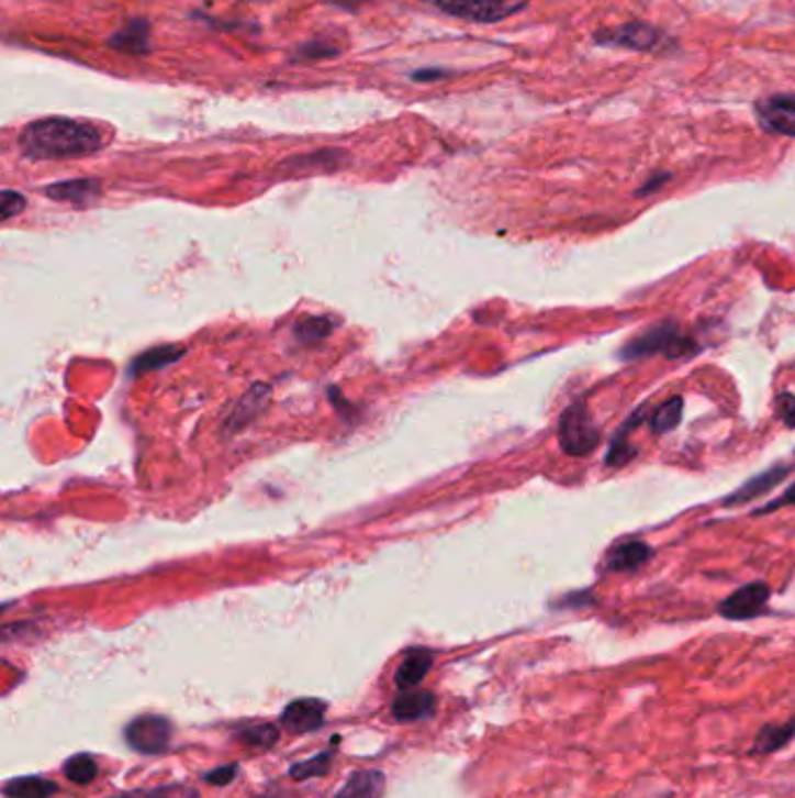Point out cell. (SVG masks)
Segmentation results:
<instances>
[{"mask_svg": "<svg viewBox=\"0 0 795 798\" xmlns=\"http://www.w3.org/2000/svg\"><path fill=\"white\" fill-rule=\"evenodd\" d=\"M784 505H795V484H793V486L784 492V496H782L780 500H774V502L765 505V507L759 511V514H770L772 509H780V507H784Z\"/></svg>", "mask_w": 795, "mask_h": 798, "instance_id": "27", "label": "cell"}, {"mask_svg": "<svg viewBox=\"0 0 795 798\" xmlns=\"http://www.w3.org/2000/svg\"><path fill=\"white\" fill-rule=\"evenodd\" d=\"M97 195H99V182L97 180H68V182H56V185L47 187V197L49 199L72 201V203L93 199Z\"/></svg>", "mask_w": 795, "mask_h": 798, "instance_id": "18", "label": "cell"}, {"mask_svg": "<svg viewBox=\"0 0 795 798\" xmlns=\"http://www.w3.org/2000/svg\"><path fill=\"white\" fill-rule=\"evenodd\" d=\"M446 70H418V73H415L413 75V78L415 80H421V82H429V80H439V78H446Z\"/></svg>", "mask_w": 795, "mask_h": 798, "instance_id": "28", "label": "cell"}, {"mask_svg": "<svg viewBox=\"0 0 795 798\" xmlns=\"http://www.w3.org/2000/svg\"><path fill=\"white\" fill-rule=\"evenodd\" d=\"M115 798H201V796L192 787L170 785V787H159V789H149V791L124 794V796H115Z\"/></svg>", "mask_w": 795, "mask_h": 798, "instance_id": "23", "label": "cell"}, {"mask_svg": "<svg viewBox=\"0 0 795 798\" xmlns=\"http://www.w3.org/2000/svg\"><path fill=\"white\" fill-rule=\"evenodd\" d=\"M651 558V546L643 542H626L612 548V554L604 558V567L609 573H632V569L649 563Z\"/></svg>", "mask_w": 795, "mask_h": 798, "instance_id": "14", "label": "cell"}, {"mask_svg": "<svg viewBox=\"0 0 795 798\" xmlns=\"http://www.w3.org/2000/svg\"><path fill=\"white\" fill-rule=\"evenodd\" d=\"M791 740H795V717L784 721V724H765L759 735H755L753 745L749 750L751 756H768L784 750Z\"/></svg>", "mask_w": 795, "mask_h": 798, "instance_id": "13", "label": "cell"}, {"mask_svg": "<svg viewBox=\"0 0 795 798\" xmlns=\"http://www.w3.org/2000/svg\"><path fill=\"white\" fill-rule=\"evenodd\" d=\"M173 738V724L161 714H143L124 729V740L141 754H161Z\"/></svg>", "mask_w": 795, "mask_h": 798, "instance_id": "5", "label": "cell"}, {"mask_svg": "<svg viewBox=\"0 0 795 798\" xmlns=\"http://www.w3.org/2000/svg\"><path fill=\"white\" fill-rule=\"evenodd\" d=\"M441 12L477 24H497L525 10L529 0H432Z\"/></svg>", "mask_w": 795, "mask_h": 798, "instance_id": "4", "label": "cell"}, {"mask_svg": "<svg viewBox=\"0 0 795 798\" xmlns=\"http://www.w3.org/2000/svg\"><path fill=\"white\" fill-rule=\"evenodd\" d=\"M327 702L317 698H299L282 710L280 724L294 733H311L325 724Z\"/></svg>", "mask_w": 795, "mask_h": 798, "instance_id": "9", "label": "cell"}, {"mask_svg": "<svg viewBox=\"0 0 795 798\" xmlns=\"http://www.w3.org/2000/svg\"><path fill=\"white\" fill-rule=\"evenodd\" d=\"M64 775L75 785H89L99 775V764L91 754H75L64 764Z\"/></svg>", "mask_w": 795, "mask_h": 798, "instance_id": "20", "label": "cell"}, {"mask_svg": "<svg viewBox=\"0 0 795 798\" xmlns=\"http://www.w3.org/2000/svg\"><path fill=\"white\" fill-rule=\"evenodd\" d=\"M777 413L782 421L788 425V428H795V395H788V392H782L777 397Z\"/></svg>", "mask_w": 795, "mask_h": 798, "instance_id": "25", "label": "cell"}, {"mask_svg": "<svg viewBox=\"0 0 795 798\" xmlns=\"http://www.w3.org/2000/svg\"><path fill=\"white\" fill-rule=\"evenodd\" d=\"M770 600V588L763 581H751L742 588H737L721 605H718V614L730 621H747L765 612V605Z\"/></svg>", "mask_w": 795, "mask_h": 798, "instance_id": "7", "label": "cell"}, {"mask_svg": "<svg viewBox=\"0 0 795 798\" xmlns=\"http://www.w3.org/2000/svg\"><path fill=\"white\" fill-rule=\"evenodd\" d=\"M759 124L777 136H795V97L793 93H774L755 103Z\"/></svg>", "mask_w": 795, "mask_h": 798, "instance_id": "8", "label": "cell"}, {"mask_svg": "<svg viewBox=\"0 0 795 798\" xmlns=\"http://www.w3.org/2000/svg\"><path fill=\"white\" fill-rule=\"evenodd\" d=\"M558 436L562 451L572 455V458H585V455H591L600 446V430L591 411L583 404H572L570 409H564Z\"/></svg>", "mask_w": 795, "mask_h": 798, "instance_id": "3", "label": "cell"}, {"mask_svg": "<svg viewBox=\"0 0 795 798\" xmlns=\"http://www.w3.org/2000/svg\"><path fill=\"white\" fill-rule=\"evenodd\" d=\"M695 348L697 346L693 344V339L681 334L674 328V322H662V325L632 339L630 344L620 351V357L628 359V363H635V359L649 357L656 353H662L668 357H684L691 355Z\"/></svg>", "mask_w": 795, "mask_h": 798, "instance_id": "2", "label": "cell"}, {"mask_svg": "<svg viewBox=\"0 0 795 798\" xmlns=\"http://www.w3.org/2000/svg\"><path fill=\"white\" fill-rule=\"evenodd\" d=\"M24 206H26V201H24L22 195L10 192V189H8V192H3V218L5 220H10L12 215H16L19 211H22Z\"/></svg>", "mask_w": 795, "mask_h": 798, "instance_id": "26", "label": "cell"}, {"mask_svg": "<svg viewBox=\"0 0 795 798\" xmlns=\"http://www.w3.org/2000/svg\"><path fill=\"white\" fill-rule=\"evenodd\" d=\"M388 787L383 771H357L334 798H383Z\"/></svg>", "mask_w": 795, "mask_h": 798, "instance_id": "12", "label": "cell"}, {"mask_svg": "<svg viewBox=\"0 0 795 798\" xmlns=\"http://www.w3.org/2000/svg\"><path fill=\"white\" fill-rule=\"evenodd\" d=\"M434 708H437V696L429 691L408 689L394 698L392 714L396 721H423L434 714Z\"/></svg>", "mask_w": 795, "mask_h": 798, "instance_id": "10", "label": "cell"}, {"mask_svg": "<svg viewBox=\"0 0 795 798\" xmlns=\"http://www.w3.org/2000/svg\"><path fill=\"white\" fill-rule=\"evenodd\" d=\"M147 35H149L147 22L136 19V22H128L120 33L110 37V47H115L120 52H128V54H143L149 47Z\"/></svg>", "mask_w": 795, "mask_h": 798, "instance_id": "16", "label": "cell"}, {"mask_svg": "<svg viewBox=\"0 0 795 798\" xmlns=\"http://www.w3.org/2000/svg\"><path fill=\"white\" fill-rule=\"evenodd\" d=\"M681 413H684V399H681V397L668 399V402L662 404L653 413V418H651V430L656 434H668V432H672L681 423Z\"/></svg>", "mask_w": 795, "mask_h": 798, "instance_id": "21", "label": "cell"}, {"mask_svg": "<svg viewBox=\"0 0 795 798\" xmlns=\"http://www.w3.org/2000/svg\"><path fill=\"white\" fill-rule=\"evenodd\" d=\"M19 147L31 159L87 157L103 147V133L80 120L47 118L31 122L22 131Z\"/></svg>", "mask_w": 795, "mask_h": 798, "instance_id": "1", "label": "cell"}, {"mask_svg": "<svg viewBox=\"0 0 795 798\" xmlns=\"http://www.w3.org/2000/svg\"><path fill=\"white\" fill-rule=\"evenodd\" d=\"M236 775H238V766H236V764H226V766H220V768H215V771H211V773H205V775H203V780H205L208 785L222 787V785H229Z\"/></svg>", "mask_w": 795, "mask_h": 798, "instance_id": "24", "label": "cell"}, {"mask_svg": "<svg viewBox=\"0 0 795 798\" xmlns=\"http://www.w3.org/2000/svg\"><path fill=\"white\" fill-rule=\"evenodd\" d=\"M665 41V33H660L651 24L630 22L616 29H602L595 33V43L604 47H620V49H635V52H651L658 49Z\"/></svg>", "mask_w": 795, "mask_h": 798, "instance_id": "6", "label": "cell"}, {"mask_svg": "<svg viewBox=\"0 0 795 798\" xmlns=\"http://www.w3.org/2000/svg\"><path fill=\"white\" fill-rule=\"evenodd\" d=\"M56 791V785L45 780V777L26 775V777H14L5 787V798H49Z\"/></svg>", "mask_w": 795, "mask_h": 798, "instance_id": "17", "label": "cell"}, {"mask_svg": "<svg viewBox=\"0 0 795 798\" xmlns=\"http://www.w3.org/2000/svg\"><path fill=\"white\" fill-rule=\"evenodd\" d=\"M788 469L791 467H786V465H774L763 474H755V477L749 479L740 490L732 492V496L726 500V505H740V502H747V500H751L755 496H763V492H770V488H774L786 477Z\"/></svg>", "mask_w": 795, "mask_h": 798, "instance_id": "15", "label": "cell"}, {"mask_svg": "<svg viewBox=\"0 0 795 798\" xmlns=\"http://www.w3.org/2000/svg\"><path fill=\"white\" fill-rule=\"evenodd\" d=\"M236 735L250 747H271L278 740L280 731L273 724H250V727L238 729Z\"/></svg>", "mask_w": 795, "mask_h": 798, "instance_id": "22", "label": "cell"}, {"mask_svg": "<svg viewBox=\"0 0 795 798\" xmlns=\"http://www.w3.org/2000/svg\"><path fill=\"white\" fill-rule=\"evenodd\" d=\"M332 762H334V750L320 752V754H315V756L306 758V762H296V764L290 768V777H292V780L306 783V780H311V777L327 775V773H329V768H332Z\"/></svg>", "mask_w": 795, "mask_h": 798, "instance_id": "19", "label": "cell"}, {"mask_svg": "<svg viewBox=\"0 0 795 798\" xmlns=\"http://www.w3.org/2000/svg\"><path fill=\"white\" fill-rule=\"evenodd\" d=\"M432 663H434V656L427 650H413V652H408L406 658L402 661L400 668H396V673H394L396 689H400V691H408V689L418 687V684L427 677V673L432 668Z\"/></svg>", "mask_w": 795, "mask_h": 798, "instance_id": "11", "label": "cell"}]
</instances>
